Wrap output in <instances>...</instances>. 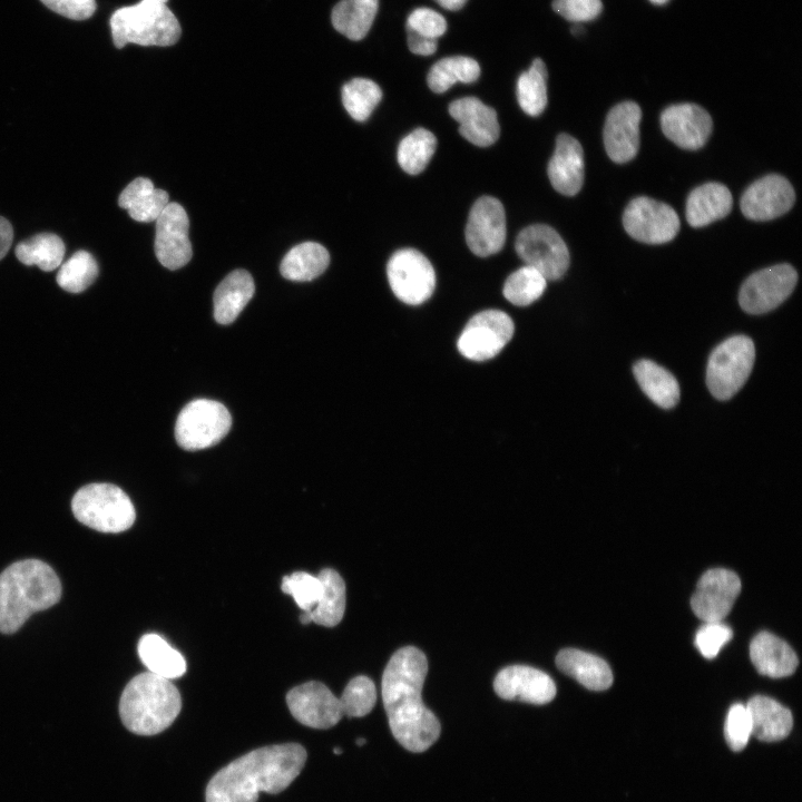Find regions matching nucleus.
Listing matches in <instances>:
<instances>
[{
    "label": "nucleus",
    "instance_id": "6ab92c4d",
    "mask_svg": "<svg viewBox=\"0 0 802 802\" xmlns=\"http://www.w3.org/2000/svg\"><path fill=\"white\" fill-rule=\"evenodd\" d=\"M493 689L502 700L536 705L547 704L556 695L552 678L545 672L526 665L502 668L495 677Z\"/></svg>",
    "mask_w": 802,
    "mask_h": 802
},
{
    "label": "nucleus",
    "instance_id": "f8f14e48",
    "mask_svg": "<svg viewBox=\"0 0 802 802\" xmlns=\"http://www.w3.org/2000/svg\"><path fill=\"white\" fill-rule=\"evenodd\" d=\"M623 225L629 236L646 244H664L679 231L674 208L646 196L629 202L623 214Z\"/></svg>",
    "mask_w": 802,
    "mask_h": 802
},
{
    "label": "nucleus",
    "instance_id": "412c9836",
    "mask_svg": "<svg viewBox=\"0 0 802 802\" xmlns=\"http://www.w3.org/2000/svg\"><path fill=\"white\" fill-rule=\"evenodd\" d=\"M665 136L683 149L696 150L705 145L713 121L710 114L695 104L672 105L661 115Z\"/></svg>",
    "mask_w": 802,
    "mask_h": 802
},
{
    "label": "nucleus",
    "instance_id": "5701e85b",
    "mask_svg": "<svg viewBox=\"0 0 802 802\" xmlns=\"http://www.w3.org/2000/svg\"><path fill=\"white\" fill-rule=\"evenodd\" d=\"M547 173L550 184L558 193L576 195L584 183V151L580 143L570 135H558Z\"/></svg>",
    "mask_w": 802,
    "mask_h": 802
},
{
    "label": "nucleus",
    "instance_id": "9d476101",
    "mask_svg": "<svg viewBox=\"0 0 802 802\" xmlns=\"http://www.w3.org/2000/svg\"><path fill=\"white\" fill-rule=\"evenodd\" d=\"M387 275L394 295L410 305L426 302L436 287L432 264L414 248L397 251L388 262Z\"/></svg>",
    "mask_w": 802,
    "mask_h": 802
},
{
    "label": "nucleus",
    "instance_id": "c03bdc74",
    "mask_svg": "<svg viewBox=\"0 0 802 802\" xmlns=\"http://www.w3.org/2000/svg\"><path fill=\"white\" fill-rule=\"evenodd\" d=\"M724 735L731 750L739 752L746 746L752 735L751 718L746 705L735 703L730 707L725 720Z\"/></svg>",
    "mask_w": 802,
    "mask_h": 802
},
{
    "label": "nucleus",
    "instance_id": "c9c22d12",
    "mask_svg": "<svg viewBox=\"0 0 802 802\" xmlns=\"http://www.w3.org/2000/svg\"><path fill=\"white\" fill-rule=\"evenodd\" d=\"M480 76L479 63L466 56L440 59L429 70L427 84L437 94L447 91L457 82L470 84Z\"/></svg>",
    "mask_w": 802,
    "mask_h": 802
},
{
    "label": "nucleus",
    "instance_id": "6e6552de",
    "mask_svg": "<svg viewBox=\"0 0 802 802\" xmlns=\"http://www.w3.org/2000/svg\"><path fill=\"white\" fill-rule=\"evenodd\" d=\"M232 417L226 407L209 399H196L179 412L175 438L183 449L202 450L218 443L229 431Z\"/></svg>",
    "mask_w": 802,
    "mask_h": 802
},
{
    "label": "nucleus",
    "instance_id": "79ce46f5",
    "mask_svg": "<svg viewBox=\"0 0 802 802\" xmlns=\"http://www.w3.org/2000/svg\"><path fill=\"white\" fill-rule=\"evenodd\" d=\"M340 700L343 715L362 717L368 715L376 702V688L368 676L353 677L345 686Z\"/></svg>",
    "mask_w": 802,
    "mask_h": 802
},
{
    "label": "nucleus",
    "instance_id": "393cba45",
    "mask_svg": "<svg viewBox=\"0 0 802 802\" xmlns=\"http://www.w3.org/2000/svg\"><path fill=\"white\" fill-rule=\"evenodd\" d=\"M732 205V194L725 185L705 183L688 195L686 219L692 227H703L730 214Z\"/></svg>",
    "mask_w": 802,
    "mask_h": 802
},
{
    "label": "nucleus",
    "instance_id": "e433bc0d",
    "mask_svg": "<svg viewBox=\"0 0 802 802\" xmlns=\"http://www.w3.org/2000/svg\"><path fill=\"white\" fill-rule=\"evenodd\" d=\"M517 98L521 109L529 116H539L547 105V68L536 58L530 68L517 80Z\"/></svg>",
    "mask_w": 802,
    "mask_h": 802
},
{
    "label": "nucleus",
    "instance_id": "f03ea898",
    "mask_svg": "<svg viewBox=\"0 0 802 802\" xmlns=\"http://www.w3.org/2000/svg\"><path fill=\"white\" fill-rule=\"evenodd\" d=\"M305 761L306 751L297 743L251 751L211 779L206 802H256L260 792L280 793L297 777Z\"/></svg>",
    "mask_w": 802,
    "mask_h": 802
},
{
    "label": "nucleus",
    "instance_id": "c85d7f7f",
    "mask_svg": "<svg viewBox=\"0 0 802 802\" xmlns=\"http://www.w3.org/2000/svg\"><path fill=\"white\" fill-rule=\"evenodd\" d=\"M168 203L167 192L155 188L146 177L135 178L118 197V205L127 209L133 219L141 223L156 222Z\"/></svg>",
    "mask_w": 802,
    "mask_h": 802
},
{
    "label": "nucleus",
    "instance_id": "20e7f679",
    "mask_svg": "<svg viewBox=\"0 0 802 802\" xmlns=\"http://www.w3.org/2000/svg\"><path fill=\"white\" fill-rule=\"evenodd\" d=\"M182 708L176 686L150 672L138 674L126 685L120 701L123 724L138 735H155L175 721Z\"/></svg>",
    "mask_w": 802,
    "mask_h": 802
},
{
    "label": "nucleus",
    "instance_id": "8fccbe9b",
    "mask_svg": "<svg viewBox=\"0 0 802 802\" xmlns=\"http://www.w3.org/2000/svg\"><path fill=\"white\" fill-rule=\"evenodd\" d=\"M408 47L414 55L429 56L437 51L438 41L408 30Z\"/></svg>",
    "mask_w": 802,
    "mask_h": 802
},
{
    "label": "nucleus",
    "instance_id": "5fc2aeb1",
    "mask_svg": "<svg viewBox=\"0 0 802 802\" xmlns=\"http://www.w3.org/2000/svg\"><path fill=\"white\" fill-rule=\"evenodd\" d=\"M364 743H365V740H364V739H359V740H356V744H358V745H363Z\"/></svg>",
    "mask_w": 802,
    "mask_h": 802
},
{
    "label": "nucleus",
    "instance_id": "4be33fe9",
    "mask_svg": "<svg viewBox=\"0 0 802 802\" xmlns=\"http://www.w3.org/2000/svg\"><path fill=\"white\" fill-rule=\"evenodd\" d=\"M449 114L460 124V135L476 146L487 147L499 138L500 127L496 110L476 97L452 101Z\"/></svg>",
    "mask_w": 802,
    "mask_h": 802
},
{
    "label": "nucleus",
    "instance_id": "0eeeda50",
    "mask_svg": "<svg viewBox=\"0 0 802 802\" xmlns=\"http://www.w3.org/2000/svg\"><path fill=\"white\" fill-rule=\"evenodd\" d=\"M755 359L753 341L734 335L718 344L710 355L706 384L714 398L727 400L746 382Z\"/></svg>",
    "mask_w": 802,
    "mask_h": 802
},
{
    "label": "nucleus",
    "instance_id": "f3484780",
    "mask_svg": "<svg viewBox=\"0 0 802 802\" xmlns=\"http://www.w3.org/2000/svg\"><path fill=\"white\" fill-rule=\"evenodd\" d=\"M189 221L184 207L168 203L156 219L155 254L162 265L177 270L186 265L193 255L188 238Z\"/></svg>",
    "mask_w": 802,
    "mask_h": 802
},
{
    "label": "nucleus",
    "instance_id": "a18cd8bd",
    "mask_svg": "<svg viewBox=\"0 0 802 802\" xmlns=\"http://www.w3.org/2000/svg\"><path fill=\"white\" fill-rule=\"evenodd\" d=\"M732 637V629L722 622L704 623L695 635V646L704 657L711 659Z\"/></svg>",
    "mask_w": 802,
    "mask_h": 802
},
{
    "label": "nucleus",
    "instance_id": "c756f323",
    "mask_svg": "<svg viewBox=\"0 0 802 802\" xmlns=\"http://www.w3.org/2000/svg\"><path fill=\"white\" fill-rule=\"evenodd\" d=\"M327 250L315 242L301 243L283 257L280 272L290 281L307 282L320 276L329 266Z\"/></svg>",
    "mask_w": 802,
    "mask_h": 802
},
{
    "label": "nucleus",
    "instance_id": "ea45409f",
    "mask_svg": "<svg viewBox=\"0 0 802 802\" xmlns=\"http://www.w3.org/2000/svg\"><path fill=\"white\" fill-rule=\"evenodd\" d=\"M547 280L536 268L525 265L511 273L502 288L503 296L514 305L526 306L545 292Z\"/></svg>",
    "mask_w": 802,
    "mask_h": 802
},
{
    "label": "nucleus",
    "instance_id": "9b49d317",
    "mask_svg": "<svg viewBox=\"0 0 802 802\" xmlns=\"http://www.w3.org/2000/svg\"><path fill=\"white\" fill-rule=\"evenodd\" d=\"M514 322L499 310H486L473 315L461 332L457 348L462 356L486 361L496 356L510 341Z\"/></svg>",
    "mask_w": 802,
    "mask_h": 802
},
{
    "label": "nucleus",
    "instance_id": "3c124183",
    "mask_svg": "<svg viewBox=\"0 0 802 802\" xmlns=\"http://www.w3.org/2000/svg\"><path fill=\"white\" fill-rule=\"evenodd\" d=\"M13 238V229L9 221L0 216V260L9 251Z\"/></svg>",
    "mask_w": 802,
    "mask_h": 802
},
{
    "label": "nucleus",
    "instance_id": "473e14b6",
    "mask_svg": "<svg viewBox=\"0 0 802 802\" xmlns=\"http://www.w3.org/2000/svg\"><path fill=\"white\" fill-rule=\"evenodd\" d=\"M379 0H340L332 9L333 28L348 39H363L376 16Z\"/></svg>",
    "mask_w": 802,
    "mask_h": 802
},
{
    "label": "nucleus",
    "instance_id": "b1692460",
    "mask_svg": "<svg viewBox=\"0 0 802 802\" xmlns=\"http://www.w3.org/2000/svg\"><path fill=\"white\" fill-rule=\"evenodd\" d=\"M750 657L761 675L772 678L793 674L799 664L791 646L769 632H761L751 640Z\"/></svg>",
    "mask_w": 802,
    "mask_h": 802
},
{
    "label": "nucleus",
    "instance_id": "1a4fd4ad",
    "mask_svg": "<svg viewBox=\"0 0 802 802\" xmlns=\"http://www.w3.org/2000/svg\"><path fill=\"white\" fill-rule=\"evenodd\" d=\"M515 247L526 265L536 268L547 281L561 278L568 270V247L560 235L548 225L527 226L518 234Z\"/></svg>",
    "mask_w": 802,
    "mask_h": 802
},
{
    "label": "nucleus",
    "instance_id": "dca6fc26",
    "mask_svg": "<svg viewBox=\"0 0 802 802\" xmlns=\"http://www.w3.org/2000/svg\"><path fill=\"white\" fill-rule=\"evenodd\" d=\"M506 241V214L499 199L482 196L472 205L466 225V242L480 257L498 253Z\"/></svg>",
    "mask_w": 802,
    "mask_h": 802
},
{
    "label": "nucleus",
    "instance_id": "39448f33",
    "mask_svg": "<svg viewBox=\"0 0 802 802\" xmlns=\"http://www.w3.org/2000/svg\"><path fill=\"white\" fill-rule=\"evenodd\" d=\"M168 0H140L116 9L109 19L111 38L117 49L127 43L169 47L182 36V27L167 7Z\"/></svg>",
    "mask_w": 802,
    "mask_h": 802
},
{
    "label": "nucleus",
    "instance_id": "72a5a7b5",
    "mask_svg": "<svg viewBox=\"0 0 802 802\" xmlns=\"http://www.w3.org/2000/svg\"><path fill=\"white\" fill-rule=\"evenodd\" d=\"M322 583L320 599L309 612L311 620L317 625L333 627L338 625L345 610V584L341 575L331 568H324L317 575Z\"/></svg>",
    "mask_w": 802,
    "mask_h": 802
},
{
    "label": "nucleus",
    "instance_id": "7c9ffc66",
    "mask_svg": "<svg viewBox=\"0 0 802 802\" xmlns=\"http://www.w3.org/2000/svg\"><path fill=\"white\" fill-rule=\"evenodd\" d=\"M137 652L148 672L155 675L173 679L186 672L183 655L157 634L144 635L138 642Z\"/></svg>",
    "mask_w": 802,
    "mask_h": 802
},
{
    "label": "nucleus",
    "instance_id": "f704fd0d",
    "mask_svg": "<svg viewBox=\"0 0 802 802\" xmlns=\"http://www.w3.org/2000/svg\"><path fill=\"white\" fill-rule=\"evenodd\" d=\"M16 256L26 265H37L40 270L50 272L61 265L65 244L56 234H37L17 245Z\"/></svg>",
    "mask_w": 802,
    "mask_h": 802
},
{
    "label": "nucleus",
    "instance_id": "cd10ccee",
    "mask_svg": "<svg viewBox=\"0 0 802 802\" xmlns=\"http://www.w3.org/2000/svg\"><path fill=\"white\" fill-rule=\"evenodd\" d=\"M255 285L245 270L231 272L216 287L213 296L214 317L219 324H229L252 299Z\"/></svg>",
    "mask_w": 802,
    "mask_h": 802
},
{
    "label": "nucleus",
    "instance_id": "f257e3e1",
    "mask_svg": "<svg viewBox=\"0 0 802 802\" xmlns=\"http://www.w3.org/2000/svg\"><path fill=\"white\" fill-rule=\"evenodd\" d=\"M428 673L426 655L414 646L398 649L382 675V700L394 739L408 751L421 753L440 736L437 716L423 703Z\"/></svg>",
    "mask_w": 802,
    "mask_h": 802
},
{
    "label": "nucleus",
    "instance_id": "49530a36",
    "mask_svg": "<svg viewBox=\"0 0 802 802\" xmlns=\"http://www.w3.org/2000/svg\"><path fill=\"white\" fill-rule=\"evenodd\" d=\"M407 30L438 39L446 33L447 21L442 14L430 8H417L408 17Z\"/></svg>",
    "mask_w": 802,
    "mask_h": 802
},
{
    "label": "nucleus",
    "instance_id": "2f4dec72",
    "mask_svg": "<svg viewBox=\"0 0 802 802\" xmlns=\"http://www.w3.org/2000/svg\"><path fill=\"white\" fill-rule=\"evenodd\" d=\"M634 375L644 393L663 409L674 408L679 400V387L674 375L651 360L634 364Z\"/></svg>",
    "mask_w": 802,
    "mask_h": 802
},
{
    "label": "nucleus",
    "instance_id": "aec40b11",
    "mask_svg": "<svg viewBox=\"0 0 802 802\" xmlns=\"http://www.w3.org/2000/svg\"><path fill=\"white\" fill-rule=\"evenodd\" d=\"M642 110L634 101L614 106L605 121L604 145L608 157L618 164L632 160L639 149Z\"/></svg>",
    "mask_w": 802,
    "mask_h": 802
},
{
    "label": "nucleus",
    "instance_id": "09e8293b",
    "mask_svg": "<svg viewBox=\"0 0 802 802\" xmlns=\"http://www.w3.org/2000/svg\"><path fill=\"white\" fill-rule=\"evenodd\" d=\"M51 11L72 20H86L96 9L95 0H40Z\"/></svg>",
    "mask_w": 802,
    "mask_h": 802
},
{
    "label": "nucleus",
    "instance_id": "a19ab883",
    "mask_svg": "<svg viewBox=\"0 0 802 802\" xmlns=\"http://www.w3.org/2000/svg\"><path fill=\"white\" fill-rule=\"evenodd\" d=\"M98 272L94 256L87 251H78L60 265L56 281L62 290L80 293L95 282Z\"/></svg>",
    "mask_w": 802,
    "mask_h": 802
},
{
    "label": "nucleus",
    "instance_id": "7ed1b4c3",
    "mask_svg": "<svg viewBox=\"0 0 802 802\" xmlns=\"http://www.w3.org/2000/svg\"><path fill=\"white\" fill-rule=\"evenodd\" d=\"M61 584L45 561H16L0 574V632L12 634L36 612L56 605Z\"/></svg>",
    "mask_w": 802,
    "mask_h": 802
},
{
    "label": "nucleus",
    "instance_id": "864d4df0",
    "mask_svg": "<svg viewBox=\"0 0 802 802\" xmlns=\"http://www.w3.org/2000/svg\"><path fill=\"white\" fill-rule=\"evenodd\" d=\"M649 1H651L652 3H655V4H664V3H666L668 0H649Z\"/></svg>",
    "mask_w": 802,
    "mask_h": 802
},
{
    "label": "nucleus",
    "instance_id": "bb28decb",
    "mask_svg": "<svg viewBox=\"0 0 802 802\" xmlns=\"http://www.w3.org/2000/svg\"><path fill=\"white\" fill-rule=\"evenodd\" d=\"M557 667L591 691L607 689L613 683L609 665L600 657L575 648H565L556 656Z\"/></svg>",
    "mask_w": 802,
    "mask_h": 802
},
{
    "label": "nucleus",
    "instance_id": "2eb2a0df",
    "mask_svg": "<svg viewBox=\"0 0 802 802\" xmlns=\"http://www.w3.org/2000/svg\"><path fill=\"white\" fill-rule=\"evenodd\" d=\"M286 703L296 721L313 728L333 727L343 716L340 700L316 681L292 688L286 695Z\"/></svg>",
    "mask_w": 802,
    "mask_h": 802
},
{
    "label": "nucleus",
    "instance_id": "6e6d98bb",
    "mask_svg": "<svg viewBox=\"0 0 802 802\" xmlns=\"http://www.w3.org/2000/svg\"><path fill=\"white\" fill-rule=\"evenodd\" d=\"M333 752H334L335 754H341V753H342V750H341L340 747H335V749L333 750Z\"/></svg>",
    "mask_w": 802,
    "mask_h": 802
},
{
    "label": "nucleus",
    "instance_id": "de8ad7c7",
    "mask_svg": "<svg viewBox=\"0 0 802 802\" xmlns=\"http://www.w3.org/2000/svg\"><path fill=\"white\" fill-rule=\"evenodd\" d=\"M552 9L568 21L585 22L597 18L603 4L600 0H555Z\"/></svg>",
    "mask_w": 802,
    "mask_h": 802
},
{
    "label": "nucleus",
    "instance_id": "ddd939ff",
    "mask_svg": "<svg viewBox=\"0 0 802 802\" xmlns=\"http://www.w3.org/2000/svg\"><path fill=\"white\" fill-rule=\"evenodd\" d=\"M798 273L790 264H777L750 275L739 293L741 307L750 314L770 312L793 292Z\"/></svg>",
    "mask_w": 802,
    "mask_h": 802
},
{
    "label": "nucleus",
    "instance_id": "a878e982",
    "mask_svg": "<svg viewBox=\"0 0 802 802\" xmlns=\"http://www.w3.org/2000/svg\"><path fill=\"white\" fill-rule=\"evenodd\" d=\"M746 708L751 718L752 735L760 741L783 740L792 730L793 717L790 710L771 697L753 696Z\"/></svg>",
    "mask_w": 802,
    "mask_h": 802
},
{
    "label": "nucleus",
    "instance_id": "4468645a",
    "mask_svg": "<svg viewBox=\"0 0 802 802\" xmlns=\"http://www.w3.org/2000/svg\"><path fill=\"white\" fill-rule=\"evenodd\" d=\"M741 591V579L732 570L713 568L697 581L691 598L693 613L704 623L722 622Z\"/></svg>",
    "mask_w": 802,
    "mask_h": 802
},
{
    "label": "nucleus",
    "instance_id": "423d86ee",
    "mask_svg": "<svg viewBox=\"0 0 802 802\" xmlns=\"http://www.w3.org/2000/svg\"><path fill=\"white\" fill-rule=\"evenodd\" d=\"M78 521L100 532L117 534L130 528L136 512L127 493L111 483H90L71 500Z\"/></svg>",
    "mask_w": 802,
    "mask_h": 802
},
{
    "label": "nucleus",
    "instance_id": "58836bf2",
    "mask_svg": "<svg viewBox=\"0 0 802 802\" xmlns=\"http://www.w3.org/2000/svg\"><path fill=\"white\" fill-rule=\"evenodd\" d=\"M342 104L349 115L358 120H366L382 99L381 88L366 78H354L341 89Z\"/></svg>",
    "mask_w": 802,
    "mask_h": 802
},
{
    "label": "nucleus",
    "instance_id": "a211bd4d",
    "mask_svg": "<svg viewBox=\"0 0 802 802\" xmlns=\"http://www.w3.org/2000/svg\"><path fill=\"white\" fill-rule=\"evenodd\" d=\"M795 200L791 183L777 174L766 175L751 184L741 198V211L752 221H770L789 212Z\"/></svg>",
    "mask_w": 802,
    "mask_h": 802
},
{
    "label": "nucleus",
    "instance_id": "37998d69",
    "mask_svg": "<svg viewBox=\"0 0 802 802\" xmlns=\"http://www.w3.org/2000/svg\"><path fill=\"white\" fill-rule=\"evenodd\" d=\"M283 593L291 595L303 612H311L316 606L322 590L317 576L306 571H294L282 579Z\"/></svg>",
    "mask_w": 802,
    "mask_h": 802
},
{
    "label": "nucleus",
    "instance_id": "603ef678",
    "mask_svg": "<svg viewBox=\"0 0 802 802\" xmlns=\"http://www.w3.org/2000/svg\"><path fill=\"white\" fill-rule=\"evenodd\" d=\"M442 8L448 10L461 9L467 0H436Z\"/></svg>",
    "mask_w": 802,
    "mask_h": 802
},
{
    "label": "nucleus",
    "instance_id": "4c0bfd02",
    "mask_svg": "<svg viewBox=\"0 0 802 802\" xmlns=\"http://www.w3.org/2000/svg\"><path fill=\"white\" fill-rule=\"evenodd\" d=\"M436 148V136L426 128H417L399 144V165L405 173L417 175L427 167Z\"/></svg>",
    "mask_w": 802,
    "mask_h": 802
}]
</instances>
